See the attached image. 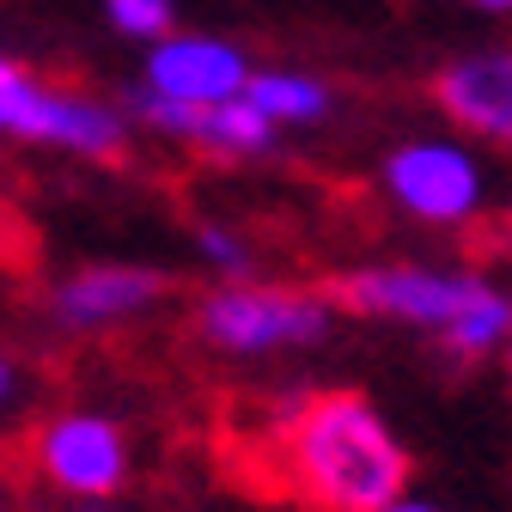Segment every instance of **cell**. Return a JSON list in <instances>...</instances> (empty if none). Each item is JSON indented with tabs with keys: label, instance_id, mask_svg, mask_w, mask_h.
Wrapping results in <instances>:
<instances>
[{
	"label": "cell",
	"instance_id": "cell-1",
	"mask_svg": "<svg viewBox=\"0 0 512 512\" xmlns=\"http://www.w3.org/2000/svg\"><path fill=\"white\" fill-rule=\"evenodd\" d=\"M275 482L305 512H384L409 488V458L360 397H299L263 433Z\"/></svg>",
	"mask_w": 512,
	"mask_h": 512
},
{
	"label": "cell",
	"instance_id": "cell-2",
	"mask_svg": "<svg viewBox=\"0 0 512 512\" xmlns=\"http://www.w3.org/2000/svg\"><path fill=\"white\" fill-rule=\"evenodd\" d=\"M330 324V311L305 299V293H269V287H250V293H214L202 305V336L214 348H287V342H317Z\"/></svg>",
	"mask_w": 512,
	"mask_h": 512
},
{
	"label": "cell",
	"instance_id": "cell-3",
	"mask_svg": "<svg viewBox=\"0 0 512 512\" xmlns=\"http://www.w3.org/2000/svg\"><path fill=\"white\" fill-rule=\"evenodd\" d=\"M336 305L348 311H372V317H409V324H439L452 330L464 311H476V299L488 293L482 281H452V275H427V269H360L342 275Z\"/></svg>",
	"mask_w": 512,
	"mask_h": 512
},
{
	"label": "cell",
	"instance_id": "cell-4",
	"mask_svg": "<svg viewBox=\"0 0 512 512\" xmlns=\"http://www.w3.org/2000/svg\"><path fill=\"white\" fill-rule=\"evenodd\" d=\"M37 464L55 488L68 494H110L128 470L122 458V433L98 415H55L37 433Z\"/></svg>",
	"mask_w": 512,
	"mask_h": 512
},
{
	"label": "cell",
	"instance_id": "cell-5",
	"mask_svg": "<svg viewBox=\"0 0 512 512\" xmlns=\"http://www.w3.org/2000/svg\"><path fill=\"white\" fill-rule=\"evenodd\" d=\"M244 55L220 37H159L147 61V86L177 104H220L244 92Z\"/></svg>",
	"mask_w": 512,
	"mask_h": 512
},
{
	"label": "cell",
	"instance_id": "cell-6",
	"mask_svg": "<svg viewBox=\"0 0 512 512\" xmlns=\"http://www.w3.org/2000/svg\"><path fill=\"white\" fill-rule=\"evenodd\" d=\"M433 98L445 104V116H458L476 135L512 147V55H476L458 61L433 80Z\"/></svg>",
	"mask_w": 512,
	"mask_h": 512
},
{
	"label": "cell",
	"instance_id": "cell-7",
	"mask_svg": "<svg viewBox=\"0 0 512 512\" xmlns=\"http://www.w3.org/2000/svg\"><path fill=\"white\" fill-rule=\"evenodd\" d=\"M391 189L421 220H464L476 208V165L452 147H409L391 159Z\"/></svg>",
	"mask_w": 512,
	"mask_h": 512
},
{
	"label": "cell",
	"instance_id": "cell-8",
	"mask_svg": "<svg viewBox=\"0 0 512 512\" xmlns=\"http://www.w3.org/2000/svg\"><path fill=\"white\" fill-rule=\"evenodd\" d=\"M19 135L25 141H55V147H68V153H116L122 147V116L104 110V104H92V98L37 86L31 116H25Z\"/></svg>",
	"mask_w": 512,
	"mask_h": 512
},
{
	"label": "cell",
	"instance_id": "cell-9",
	"mask_svg": "<svg viewBox=\"0 0 512 512\" xmlns=\"http://www.w3.org/2000/svg\"><path fill=\"white\" fill-rule=\"evenodd\" d=\"M159 293H165V275H153V269H86L74 281H61L55 311H61V324L92 330V324H110V317L135 311V305H153Z\"/></svg>",
	"mask_w": 512,
	"mask_h": 512
},
{
	"label": "cell",
	"instance_id": "cell-10",
	"mask_svg": "<svg viewBox=\"0 0 512 512\" xmlns=\"http://www.w3.org/2000/svg\"><path fill=\"white\" fill-rule=\"evenodd\" d=\"M250 110H263L269 122H311V116H324V86H311V80H293V74H250L244 92H238Z\"/></svg>",
	"mask_w": 512,
	"mask_h": 512
},
{
	"label": "cell",
	"instance_id": "cell-11",
	"mask_svg": "<svg viewBox=\"0 0 512 512\" xmlns=\"http://www.w3.org/2000/svg\"><path fill=\"white\" fill-rule=\"evenodd\" d=\"M506 330H512V305H506L500 293H482V299H476V311H464L445 336H452V348H464V354H482V348H488V342H500Z\"/></svg>",
	"mask_w": 512,
	"mask_h": 512
},
{
	"label": "cell",
	"instance_id": "cell-12",
	"mask_svg": "<svg viewBox=\"0 0 512 512\" xmlns=\"http://www.w3.org/2000/svg\"><path fill=\"white\" fill-rule=\"evenodd\" d=\"M31 98H37V80L13 61H0V135H19L25 116H31Z\"/></svg>",
	"mask_w": 512,
	"mask_h": 512
},
{
	"label": "cell",
	"instance_id": "cell-13",
	"mask_svg": "<svg viewBox=\"0 0 512 512\" xmlns=\"http://www.w3.org/2000/svg\"><path fill=\"white\" fill-rule=\"evenodd\" d=\"M110 19L128 37H171V0H110Z\"/></svg>",
	"mask_w": 512,
	"mask_h": 512
},
{
	"label": "cell",
	"instance_id": "cell-14",
	"mask_svg": "<svg viewBox=\"0 0 512 512\" xmlns=\"http://www.w3.org/2000/svg\"><path fill=\"white\" fill-rule=\"evenodd\" d=\"M202 244H208V250L220 256V263H238V244H232L226 232H202Z\"/></svg>",
	"mask_w": 512,
	"mask_h": 512
},
{
	"label": "cell",
	"instance_id": "cell-15",
	"mask_svg": "<svg viewBox=\"0 0 512 512\" xmlns=\"http://www.w3.org/2000/svg\"><path fill=\"white\" fill-rule=\"evenodd\" d=\"M7 391H13V366H7V360H0V397H7Z\"/></svg>",
	"mask_w": 512,
	"mask_h": 512
},
{
	"label": "cell",
	"instance_id": "cell-16",
	"mask_svg": "<svg viewBox=\"0 0 512 512\" xmlns=\"http://www.w3.org/2000/svg\"><path fill=\"white\" fill-rule=\"evenodd\" d=\"M384 512H427V506H403V500H397V506H384Z\"/></svg>",
	"mask_w": 512,
	"mask_h": 512
},
{
	"label": "cell",
	"instance_id": "cell-17",
	"mask_svg": "<svg viewBox=\"0 0 512 512\" xmlns=\"http://www.w3.org/2000/svg\"><path fill=\"white\" fill-rule=\"evenodd\" d=\"M482 7H512V0H482Z\"/></svg>",
	"mask_w": 512,
	"mask_h": 512
}]
</instances>
